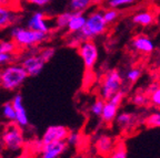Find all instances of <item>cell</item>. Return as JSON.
<instances>
[{
	"label": "cell",
	"instance_id": "cell-5",
	"mask_svg": "<svg viewBox=\"0 0 160 158\" xmlns=\"http://www.w3.org/2000/svg\"><path fill=\"white\" fill-rule=\"evenodd\" d=\"M123 85V77L121 75L118 70L111 69L108 70L102 77L101 83H100L99 87V95L100 97H102L105 101H108L121 91V87Z\"/></svg>",
	"mask_w": 160,
	"mask_h": 158
},
{
	"label": "cell",
	"instance_id": "cell-14",
	"mask_svg": "<svg viewBox=\"0 0 160 158\" xmlns=\"http://www.w3.org/2000/svg\"><path fill=\"white\" fill-rule=\"evenodd\" d=\"M11 103H12L13 107L16 109V114H17V121L16 122L21 127H26L29 124V118H28L26 107L23 105L22 96L20 94H16L15 96H13L12 101H11Z\"/></svg>",
	"mask_w": 160,
	"mask_h": 158
},
{
	"label": "cell",
	"instance_id": "cell-10",
	"mask_svg": "<svg viewBox=\"0 0 160 158\" xmlns=\"http://www.w3.org/2000/svg\"><path fill=\"white\" fill-rule=\"evenodd\" d=\"M131 47L135 51L143 54H150L155 50V43L148 35L139 33L131 40Z\"/></svg>",
	"mask_w": 160,
	"mask_h": 158
},
{
	"label": "cell",
	"instance_id": "cell-8",
	"mask_svg": "<svg viewBox=\"0 0 160 158\" xmlns=\"http://www.w3.org/2000/svg\"><path fill=\"white\" fill-rule=\"evenodd\" d=\"M70 131L68 127L63 125H51L49 126L45 132H43L40 144L41 145H47L50 143H56V142L66 141L69 135Z\"/></svg>",
	"mask_w": 160,
	"mask_h": 158
},
{
	"label": "cell",
	"instance_id": "cell-1",
	"mask_svg": "<svg viewBox=\"0 0 160 158\" xmlns=\"http://www.w3.org/2000/svg\"><path fill=\"white\" fill-rule=\"evenodd\" d=\"M29 77L28 72L21 64L10 63L0 71V87L7 91L18 90Z\"/></svg>",
	"mask_w": 160,
	"mask_h": 158
},
{
	"label": "cell",
	"instance_id": "cell-26",
	"mask_svg": "<svg viewBox=\"0 0 160 158\" xmlns=\"http://www.w3.org/2000/svg\"><path fill=\"white\" fill-rule=\"evenodd\" d=\"M2 115L7 121L16 122L17 121V114L11 102H7L2 105Z\"/></svg>",
	"mask_w": 160,
	"mask_h": 158
},
{
	"label": "cell",
	"instance_id": "cell-30",
	"mask_svg": "<svg viewBox=\"0 0 160 158\" xmlns=\"http://www.w3.org/2000/svg\"><path fill=\"white\" fill-rule=\"evenodd\" d=\"M136 2V0H108L107 5L110 8H115V9H119V8H125L128 6H131Z\"/></svg>",
	"mask_w": 160,
	"mask_h": 158
},
{
	"label": "cell",
	"instance_id": "cell-9",
	"mask_svg": "<svg viewBox=\"0 0 160 158\" xmlns=\"http://www.w3.org/2000/svg\"><path fill=\"white\" fill-rule=\"evenodd\" d=\"M20 64L26 69L29 77H37L42 71L46 63L41 60L39 53H31L23 58Z\"/></svg>",
	"mask_w": 160,
	"mask_h": 158
},
{
	"label": "cell",
	"instance_id": "cell-35",
	"mask_svg": "<svg viewBox=\"0 0 160 158\" xmlns=\"http://www.w3.org/2000/svg\"><path fill=\"white\" fill-rule=\"evenodd\" d=\"M160 87V84L158 83V82H151V83L149 84L147 86V89H146V93L148 94V95H150L151 93H153V92L156 91V90H158Z\"/></svg>",
	"mask_w": 160,
	"mask_h": 158
},
{
	"label": "cell",
	"instance_id": "cell-16",
	"mask_svg": "<svg viewBox=\"0 0 160 158\" xmlns=\"http://www.w3.org/2000/svg\"><path fill=\"white\" fill-rule=\"evenodd\" d=\"M132 23L140 27H149L153 25L156 21V15L150 11V10H143V11H138L131 18Z\"/></svg>",
	"mask_w": 160,
	"mask_h": 158
},
{
	"label": "cell",
	"instance_id": "cell-22",
	"mask_svg": "<svg viewBox=\"0 0 160 158\" xmlns=\"http://www.w3.org/2000/svg\"><path fill=\"white\" fill-rule=\"evenodd\" d=\"M142 75V70L139 67H130L125 74V80L130 84H135L138 80Z\"/></svg>",
	"mask_w": 160,
	"mask_h": 158
},
{
	"label": "cell",
	"instance_id": "cell-2",
	"mask_svg": "<svg viewBox=\"0 0 160 158\" xmlns=\"http://www.w3.org/2000/svg\"><path fill=\"white\" fill-rule=\"evenodd\" d=\"M107 29L108 23L103 17V11L95 10L87 16V22L82 28V30L79 32V35L83 41L92 40L95 38L105 35L107 32Z\"/></svg>",
	"mask_w": 160,
	"mask_h": 158
},
{
	"label": "cell",
	"instance_id": "cell-38",
	"mask_svg": "<svg viewBox=\"0 0 160 158\" xmlns=\"http://www.w3.org/2000/svg\"><path fill=\"white\" fill-rule=\"evenodd\" d=\"M158 22H159V25H160V17H159V19H158Z\"/></svg>",
	"mask_w": 160,
	"mask_h": 158
},
{
	"label": "cell",
	"instance_id": "cell-6",
	"mask_svg": "<svg viewBox=\"0 0 160 158\" xmlns=\"http://www.w3.org/2000/svg\"><path fill=\"white\" fill-rule=\"evenodd\" d=\"M78 54L82 60L85 69L90 71L99 60V48L93 40H85L78 47Z\"/></svg>",
	"mask_w": 160,
	"mask_h": 158
},
{
	"label": "cell",
	"instance_id": "cell-32",
	"mask_svg": "<svg viewBox=\"0 0 160 158\" xmlns=\"http://www.w3.org/2000/svg\"><path fill=\"white\" fill-rule=\"evenodd\" d=\"M66 142H67L68 146H78L81 142V135L77 132H70Z\"/></svg>",
	"mask_w": 160,
	"mask_h": 158
},
{
	"label": "cell",
	"instance_id": "cell-34",
	"mask_svg": "<svg viewBox=\"0 0 160 158\" xmlns=\"http://www.w3.org/2000/svg\"><path fill=\"white\" fill-rule=\"evenodd\" d=\"M13 60H15V53H0V67H6L12 63Z\"/></svg>",
	"mask_w": 160,
	"mask_h": 158
},
{
	"label": "cell",
	"instance_id": "cell-19",
	"mask_svg": "<svg viewBox=\"0 0 160 158\" xmlns=\"http://www.w3.org/2000/svg\"><path fill=\"white\" fill-rule=\"evenodd\" d=\"M71 16H72V11H66L58 15L55 18V27L58 30H65L68 28V25L70 22V19H71Z\"/></svg>",
	"mask_w": 160,
	"mask_h": 158
},
{
	"label": "cell",
	"instance_id": "cell-37",
	"mask_svg": "<svg viewBox=\"0 0 160 158\" xmlns=\"http://www.w3.org/2000/svg\"><path fill=\"white\" fill-rule=\"evenodd\" d=\"M0 144H2V136H1V132H0Z\"/></svg>",
	"mask_w": 160,
	"mask_h": 158
},
{
	"label": "cell",
	"instance_id": "cell-36",
	"mask_svg": "<svg viewBox=\"0 0 160 158\" xmlns=\"http://www.w3.org/2000/svg\"><path fill=\"white\" fill-rule=\"evenodd\" d=\"M28 1H29L30 3H32V5L38 6V7H43V6L49 5L53 0H28Z\"/></svg>",
	"mask_w": 160,
	"mask_h": 158
},
{
	"label": "cell",
	"instance_id": "cell-28",
	"mask_svg": "<svg viewBox=\"0 0 160 158\" xmlns=\"http://www.w3.org/2000/svg\"><path fill=\"white\" fill-rule=\"evenodd\" d=\"M103 17L108 25H111V23L116 22L119 18V10L109 7L108 9L103 10Z\"/></svg>",
	"mask_w": 160,
	"mask_h": 158
},
{
	"label": "cell",
	"instance_id": "cell-4",
	"mask_svg": "<svg viewBox=\"0 0 160 158\" xmlns=\"http://www.w3.org/2000/svg\"><path fill=\"white\" fill-rule=\"evenodd\" d=\"M2 145L7 151H18L25 145V137H23L22 127L17 122H9L5 125L2 132Z\"/></svg>",
	"mask_w": 160,
	"mask_h": 158
},
{
	"label": "cell",
	"instance_id": "cell-27",
	"mask_svg": "<svg viewBox=\"0 0 160 158\" xmlns=\"http://www.w3.org/2000/svg\"><path fill=\"white\" fill-rule=\"evenodd\" d=\"M18 45L13 40H3L0 41V53H16Z\"/></svg>",
	"mask_w": 160,
	"mask_h": 158
},
{
	"label": "cell",
	"instance_id": "cell-24",
	"mask_svg": "<svg viewBox=\"0 0 160 158\" xmlns=\"http://www.w3.org/2000/svg\"><path fill=\"white\" fill-rule=\"evenodd\" d=\"M105 104H106V101L102 97H97V99L92 102V104L90 105V113L92 114L93 116L100 117L101 114H102Z\"/></svg>",
	"mask_w": 160,
	"mask_h": 158
},
{
	"label": "cell",
	"instance_id": "cell-7",
	"mask_svg": "<svg viewBox=\"0 0 160 158\" xmlns=\"http://www.w3.org/2000/svg\"><path fill=\"white\" fill-rule=\"evenodd\" d=\"M123 99H125V92L121 90L118 93H116L110 100L106 101L102 114L100 116V119L103 124H111L116 121Z\"/></svg>",
	"mask_w": 160,
	"mask_h": 158
},
{
	"label": "cell",
	"instance_id": "cell-31",
	"mask_svg": "<svg viewBox=\"0 0 160 158\" xmlns=\"http://www.w3.org/2000/svg\"><path fill=\"white\" fill-rule=\"evenodd\" d=\"M0 7L8 8V9L19 11L20 1L19 0H0Z\"/></svg>",
	"mask_w": 160,
	"mask_h": 158
},
{
	"label": "cell",
	"instance_id": "cell-12",
	"mask_svg": "<svg viewBox=\"0 0 160 158\" xmlns=\"http://www.w3.org/2000/svg\"><path fill=\"white\" fill-rule=\"evenodd\" d=\"M68 144L66 141L50 143L47 145H41L40 158H58L63 151H66Z\"/></svg>",
	"mask_w": 160,
	"mask_h": 158
},
{
	"label": "cell",
	"instance_id": "cell-21",
	"mask_svg": "<svg viewBox=\"0 0 160 158\" xmlns=\"http://www.w3.org/2000/svg\"><path fill=\"white\" fill-rule=\"evenodd\" d=\"M92 0H70V8L73 12H83L91 6Z\"/></svg>",
	"mask_w": 160,
	"mask_h": 158
},
{
	"label": "cell",
	"instance_id": "cell-23",
	"mask_svg": "<svg viewBox=\"0 0 160 158\" xmlns=\"http://www.w3.org/2000/svg\"><path fill=\"white\" fill-rule=\"evenodd\" d=\"M145 125L148 128H160V109L152 112L146 117Z\"/></svg>",
	"mask_w": 160,
	"mask_h": 158
},
{
	"label": "cell",
	"instance_id": "cell-3",
	"mask_svg": "<svg viewBox=\"0 0 160 158\" xmlns=\"http://www.w3.org/2000/svg\"><path fill=\"white\" fill-rule=\"evenodd\" d=\"M10 37L18 48H31L45 41L47 35L29 28L15 27L10 31Z\"/></svg>",
	"mask_w": 160,
	"mask_h": 158
},
{
	"label": "cell",
	"instance_id": "cell-25",
	"mask_svg": "<svg viewBox=\"0 0 160 158\" xmlns=\"http://www.w3.org/2000/svg\"><path fill=\"white\" fill-rule=\"evenodd\" d=\"M107 158H128V151L123 142H119L116 144L115 148Z\"/></svg>",
	"mask_w": 160,
	"mask_h": 158
},
{
	"label": "cell",
	"instance_id": "cell-29",
	"mask_svg": "<svg viewBox=\"0 0 160 158\" xmlns=\"http://www.w3.org/2000/svg\"><path fill=\"white\" fill-rule=\"evenodd\" d=\"M55 52H56L55 48H52V47H46V48H43L42 50H40L38 53H39L41 60H42L45 63H48V62H49L50 60L53 58V55H55Z\"/></svg>",
	"mask_w": 160,
	"mask_h": 158
},
{
	"label": "cell",
	"instance_id": "cell-13",
	"mask_svg": "<svg viewBox=\"0 0 160 158\" xmlns=\"http://www.w3.org/2000/svg\"><path fill=\"white\" fill-rule=\"evenodd\" d=\"M116 146L115 141L112 137H110L108 135H99L95 142V149L97 154L103 157H108L113 151Z\"/></svg>",
	"mask_w": 160,
	"mask_h": 158
},
{
	"label": "cell",
	"instance_id": "cell-15",
	"mask_svg": "<svg viewBox=\"0 0 160 158\" xmlns=\"http://www.w3.org/2000/svg\"><path fill=\"white\" fill-rule=\"evenodd\" d=\"M115 122L121 131H128V129H131L136 125L137 115L135 113H132V112H121V113L118 114Z\"/></svg>",
	"mask_w": 160,
	"mask_h": 158
},
{
	"label": "cell",
	"instance_id": "cell-20",
	"mask_svg": "<svg viewBox=\"0 0 160 158\" xmlns=\"http://www.w3.org/2000/svg\"><path fill=\"white\" fill-rule=\"evenodd\" d=\"M131 103L137 107H145L150 103L149 95L146 92H137L131 96Z\"/></svg>",
	"mask_w": 160,
	"mask_h": 158
},
{
	"label": "cell",
	"instance_id": "cell-33",
	"mask_svg": "<svg viewBox=\"0 0 160 158\" xmlns=\"http://www.w3.org/2000/svg\"><path fill=\"white\" fill-rule=\"evenodd\" d=\"M149 100H150V104H151L155 109H160V87L158 90H156L153 93L150 94Z\"/></svg>",
	"mask_w": 160,
	"mask_h": 158
},
{
	"label": "cell",
	"instance_id": "cell-17",
	"mask_svg": "<svg viewBox=\"0 0 160 158\" xmlns=\"http://www.w3.org/2000/svg\"><path fill=\"white\" fill-rule=\"evenodd\" d=\"M86 22H87V16L83 12H73L71 16V19H70V22L68 25L67 31L70 35H73V33H79L82 28L85 27Z\"/></svg>",
	"mask_w": 160,
	"mask_h": 158
},
{
	"label": "cell",
	"instance_id": "cell-11",
	"mask_svg": "<svg viewBox=\"0 0 160 158\" xmlns=\"http://www.w3.org/2000/svg\"><path fill=\"white\" fill-rule=\"evenodd\" d=\"M27 28L39 31V32H43L46 35H48L51 31V27H50L49 22H48V18L46 17V15L43 12L33 13L28 20Z\"/></svg>",
	"mask_w": 160,
	"mask_h": 158
},
{
	"label": "cell",
	"instance_id": "cell-18",
	"mask_svg": "<svg viewBox=\"0 0 160 158\" xmlns=\"http://www.w3.org/2000/svg\"><path fill=\"white\" fill-rule=\"evenodd\" d=\"M17 11L0 7V30L12 26L17 21Z\"/></svg>",
	"mask_w": 160,
	"mask_h": 158
}]
</instances>
